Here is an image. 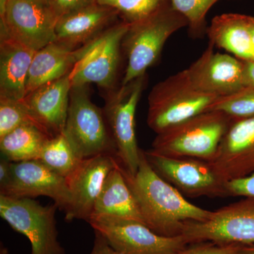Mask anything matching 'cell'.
Returning <instances> with one entry per match:
<instances>
[{
    "label": "cell",
    "instance_id": "obj_1",
    "mask_svg": "<svg viewBox=\"0 0 254 254\" xmlns=\"http://www.w3.org/2000/svg\"><path fill=\"white\" fill-rule=\"evenodd\" d=\"M120 167L145 225L158 235L180 236L185 222L205 221L210 218L212 211L192 204L181 192L155 173L143 150L134 175Z\"/></svg>",
    "mask_w": 254,
    "mask_h": 254
},
{
    "label": "cell",
    "instance_id": "obj_2",
    "mask_svg": "<svg viewBox=\"0 0 254 254\" xmlns=\"http://www.w3.org/2000/svg\"><path fill=\"white\" fill-rule=\"evenodd\" d=\"M185 27L188 21L169 0H163L146 17L130 23L122 45L127 65L120 84L146 74L160 59L170 37Z\"/></svg>",
    "mask_w": 254,
    "mask_h": 254
},
{
    "label": "cell",
    "instance_id": "obj_3",
    "mask_svg": "<svg viewBox=\"0 0 254 254\" xmlns=\"http://www.w3.org/2000/svg\"><path fill=\"white\" fill-rule=\"evenodd\" d=\"M235 120L220 111H205L158 133L151 150L166 156L210 161Z\"/></svg>",
    "mask_w": 254,
    "mask_h": 254
},
{
    "label": "cell",
    "instance_id": "obj_4",
    "mask_svg": "<svg viewBox=\"0 0 254 254\" xmlns=\"http://www.w3.org/2000/svg\"><path fill=\"white\" fill-rule=\"evenodd\" d=\"M218 98L198 90L182 70L152 88L148 97L147 124L158 134L208 111Z\"/></svg>",
    "mask_w": 254,
    "mask_h": 254
},
{
    "label": "cell",
    "instance_id": "obj_5",
    "mask_svg": "<svg viewBox=\"0 0 254 254\" xmlns=\"http://www.w3.org/2000/svg\"><path fill=\"white\" fill-rule=\"evenodd\" d=\"M130 23L117 21L99 36L77 48V59L69 73L71 86L95 83L104 91L118 87L123 40Z\"/></svg>",
    "mask_w": 254,
    "mask_h": 254
},
{
    "label": "cell",
    "instance_id": "obj_6",
    "mask_svg": "<svg viewBox=\"0 0 254 254\" xmlns=\"http://www.w3.org/2000/svg\"><path fill=\"white\" fill-rule=\"evenodd\" d=\"M147 75L125 85L105 92L103 112L117 149V159L131 175L138 171L141 149L137 144L135 115L142 93L147 85Z\"/></svg>",
    "mask_w": 254,
    "mask_h": 254
},
{
    "label": "cell",
    "instance_id": "obj_7",
    "mask_svg": "<svg viewBox=\"0 0 254 254\" xmlns=\"http://www.w3.org/2000/svg\"><path fill=\"white\" fill-rule=\"evenodd\" d=\"M64 134L82 159L117 155L104 112L91 101L88 85L71 87Z\"/></svg>",
    "mask_w": 254,
    "mask_h": 254
},
{
    "label": "cell",
    "instance_id": "obj_8",
    "mask_svg": "<svg viewBox=\"0 0 254 254\" xmlns=\"http://www.w3.org/2000/svg\"><path fill=\"white\" fill-rule=\"evenodd\" d=\"M58 205H41L31 198L0 195V216L10 227L27 237L31 254H65L58 241L55 214Z\"/></svg>",
    "mask_w": 254,
    "mask_h": 254
},
{
    "label": "cell",
    "instance_id": "obj_9",
    "mask_svg": "<svg viewBox=\"0 0 254 254\" xmlns=\"http://www.w3.org/2000/svg\"><path fill=\"white\" fill-rule=\"evenodd\" d=\"M87 222L123 254H175L189 245L182 235L161 236L136 220L94 215Z\"/></svg>",
    "mask_w": 254,
    "mask_h": 254
},
{
    "label": "cell",
    "instance_id": "obj_10",
    "mask_svg": "<svg viewBox=\"0 0 254 254\" xmlns=\"http://www.w3.org/2000/svg\"><path fill=\"white\" fill-rule=\"evenodd\" d=\"M182 235L189 245L203 242L254 245V198H247L212 211L205 221L185 222Z\"/></svg>",
    "mask_w": 254,
    "mask_h": 254
},
{
    "label": "cell",
    "instance_id": "obj_11",
    "mask_svg": "<svg viewBox=\"0 0 254 254\" xmlns=\"http://www.w3.org/2000/svg\"><path fill=\"white\" fill-rule=\"evenodd\" d=\"M155 173L191 198L228 196L226 182L218 176L208 161L185 157H170L149 150L144 151Z\"/></svg>",
    "mask_w": 254,
    "mask_h": 254
},
{
    "label": "cell",
    "instance_id": "obj_12",
    "mask_svg": "<svg viewBox=\"0 0 254 254\" xmlns=\"http://www.w3.org/2000/svg\"><path fill=\"white\" fill-rule=\"evenodd\" d=\"M58 16L50 5L36 0H9L0 28L13 39L38 51L55 41Z\"/></svg>",
    "mask_w": 254,
    "mask_h": 254
},
{
    "label": "cell",
    "instance_id": "obj_13",
    "mask_svg": "<svg viewBox=\"0 0 254 254\" xmlns=\"http://www.w3.org/2000/svg\"><path fill=\"white\" fill-rule=\"evenodd\" d=\"M0 195L16 198L49 197L64 213L72 203L67 180L38 160L12 163L11 179L0 190Z\"/></svg>",
    "mask_w": 254,
    "mask_h": 254
},
{
    "label": "cell",
    "instance_id": "obj_14",
    "mask_svg": "<svg viewBox=\"0 0 254 254\" xmlns=\"http://www.w3.org/2000/svg\"><path fill=\"white\" fill-rule=\"evenodd\" d=\"M208 46L188 68L187 76L198 90L217 98L227 96L243 88L245 61L218 53Z\"/></svg>",
    "mask_w": 254,
    "mask_h": 254
},
{
    "label": "cell",
    "instance_id": "obj_15",
    "mask_svg": "<svg viewBox=\"0 0 254 254\" xmlns=\"http://www.w3.org/2000/svg\"><path fill=\"white\" fill-rule=\"evenodd\" d=\"M117 163L116 156L107 154L82 160L77 170L67 180L72 203L65 212L66 221L89 220L105 180Z\"/></svg>",
    "mask_w": 254,
    "mask_h": 254
},
{
    "label": "cell",
    "instance_id": "obj_16",
    "mask_svg": "<svg viewBox=\"0 0 254 254\" xmlns=\"http://www.w3.org/2000/svg\"><path fill=\"white\" fill-rule=\"evenodd\" d=\"M208 163L225 182L254 173V117L232 123Z\"/></svg>",
    "mask_w": 254,
    "mask_h": 254
},
{
    "label": "cell",
    "instance_id": "obj_17",
    "mask_svg": "<svg viewBox=\"0 0 254 254\" xmlns=\"http://www.w3.org/2000/svg\"><path fill=\"white\" fill-rule=\"evenodd\" d=\"M71 87L68 73L39 87L23 100L33 123L50 137L64 132Z\"/></svg>",
    "mask_w": 254,
    "mask_h": 254
},
{
    "label": "cell",
    "instance_id": "obj_18",
    "mask_svg": "<svg viewBox=\"0 0 254 254\" xmlns=\"http://www.w3.org/2000/svg\"><path fill=\"white\" fill-rule=\"evenodd\" d=\"M119 16L116 9L98 2L63 15L57 21L55 41L77 49L118 21Z\"/></svg>",
    "mask_w": 254,
    "mask_h": 254
},
{
    "label": "cell",
    "instance_id": "obj_19",
    "mask_svg": "<svg viewBox=\"0 0 254 254\" xmlns=\"http://www.w3.org/2000/svg\"><path fill=\"white\" fill-rule=\"evenodd\" d=\"M36 52L0 28V97L24 99L28 71Z\"/></svg>",
    "mask_w": 254,
    "mask_h": 254
},
{
    "label": "cell",
    "instance_id": "obj_20",
    "mask_svg": "<svg viewBox=\"0 0 254 254\" xmlns=\"http://www.w3.org/2000/svg\"><path fill=\"white\" fill-rule=\"evenodd\" d=\"M209 43L242 61H254L250 16L227 13L215 16L207 28Z\"/></svg>",
    "mask_w": 254,
    "mask_h": 254
},
{
    "label": "cell",
    "instance_id": "obj_21",
    "mask_svg": "<svg viewBox=\"0 0 254 254\" xmlns=\"http://www.w3.org/2000/svg\"><path fill=\"white\" fill-rule=\"evenodd\" d=\"M76 59L77 49L55 41L36 51L28 71L26 95L71 72Z\"/></svg>",
    "mask_w": 254,
    "mask_h": 254
},
{
    "label": "cell",
    "instance_id": "obj_22",
    "mask_svg": "<svg viewBox=\"0 0 254 254\" xmlns=\"http://www.w3.org/2000/svg\"><path fill=\"white\" fill-rule=\"evenodd\" d=\"M105 215L143 222V217L131 190L118 163L107 177L101 193L95 202L91 216Z\"/></svg>",
    "mask_w": 254,
    "mask_h": 254
},
{
    "label": "cell",
    "instance_id": "obj_23",
    "mask_svg": "<svg viewBox=\"0 0 254 254\" xmlns=\"http://www.w3.org/2000/svg\"><path fill=\"white\" fill-rule=\"evenodd\" d=\"M50 138L35 124H23L0 138V150L3 157L12 163L38 160Z\"/></svg>",
    "mask_w": 254,
    "mask_h": 254
},
{
    "label": "cell",
    "instance_id": "obj_24",
    "mask_svg": "<svg viewBox=\"0 0 254 254\" xmlns=\"http://www.w3.org/2000/svg\"><path fill=\"white\" fill-rule=\"evenodd\" d=\"M38 160L68 180L77 170L83 159L78 156L63 133L48 140Z\"/></svg>",
    "mask_w": 254,
    "mask_h": 254
},
{
    "label": "cell",
    "instance_id": "obj_25",
    "mask_svg": "<svg viewBox=\"0 0 254 254\" xmlns=\"http://www.w3.org/2000/svg\"><path fill=\"white\" fill-rule=\"evenodd\" d=\"M210 110L222 112L234 120L254 117V86H244L231 95L218 98Z\"/></svg>",
    "mask_w": 254,
    "mask_h": 254
},
{
    "label": "cell",
    "instance_id": "obj_26",
    "mask_svg": "<svg viewBox=\"0 0 254 254\" xmlns=\"http://www.w3.org/2000/svg\"><path fill=\"white\" fill-rule=\"evenodd\" d=\"M188 21L189 32L193 38L206 34L205 17L209 10L220 0H169Z\"/></svg>",
    "mask_w": 254,
    "mask_h": 254
},
{
    "label": "cell",
    "instance_id": "obj_27",
    "mask_svg": "<svg viewBox=\"0 0 254 254\" xmlns=\"http://www.w3.org/2000/svg\"><path fill=\"white\" fill-rule=\"evenodd\" d=\"M28 123H33L23 100L0 97V138Z\"/></svg>",
    "mask_w": 254,
    "mask_h": 254
},
{
    "label": "cell",
    "instance_id": "obj_28",
    "mask_svg": "<svg viewBox=\"0 0 254 254\" xmlns=\"http://www.w3.org/2000/svg\"><path fill=\"white\" fill-rule=\"evenodd\" d=\"M163 0H96L98 4L106 5L118 11L123 20L133 23L146 17Z\"/></svg>",
    "mask_w": 254,
    "mask_h": 254
},
{
    "label": "cell",
    "instance_id": "obj_29",
    "mask_svg": "<svg viewBox=\"0 0 254 254\" xmlns=\"http://www.w3.org/2000/svg\"><path fill=\"white\" fill-rule=\"evenodd\" d=\"M241 245H220L212 242L190 244L175 254H237Z\"/></svg>",
    "mask_w": 254,
    "mask_h": 254
},
{
    "label": "cell",
    "instance_id": "obj_30",
    "mask_svg": "<svg viewBox=\"0 0 254 254\" xmlns=\"http://www.w3.org/2000/svg\"><path fill=\"white\" fill-rule=\"evenodd\" d=\"M228 196H244L254 199V173L226 182Z\"/></svg>",
    "mask_w": 254,
    "mask_h": 254
},
{
    "label": "cell",
    "instance_id": "obj_31",
    "mask_svg": "<svg viewBox=\"0 0 254 254\" xmlns=\"http://www.w3.org/2000/svg\"><path fill=\"white\" fill-rule=\"evenodd\" d=\"M95 2L96 0H50V6L59 18Z\"/></svg>",
    "mask_w": 254,
    "mask_h": 254
},
{
    "label": "cell",
    "instance_id": "obj_32",
    "mask_svg": "<svg viewBox=\"0 0 254 254\" xmlns=\"http://www.w3.org/2000/svg\"><path fill=\"white\" fill-rule=\"evenodd\" d=\"M94 234L93 247L89 254H123L114 250L99 232L94 230Z\"/></svg>",
    "mask_w": 254,
    "mask_h": 254
},
{
    "label": "cell",
    "instance_id": "obj_33",
    "mask_svg": "<svg viewBox=\"0 0 254 254\" xmlns=\"http://www.w3.org/2000/svg\"><path fill=\"white\" fill-rule=\"evenodd\" d=\"M11 164H12V162L9 161L4 157L1 159V161H0V190H2L7 185L10 179H11Z\"/></svg>",
    "mask_w": 254,
    "mask_h": 254
},
{
    "label": "cell",
    "instance_id": "obj_34",
    "mask_svg": "<svg viewBox=\"0 0 254 254\" xmlns=\"http://www.w3.org/2000/svg\"><path fill=\"white\" fill-rule=\"evenodd\" d=\"M244 86H254V61L245 62Z\"/></svg>",
    "mask_w": 254,
    "mask_h": 254
},
{
    "label": "cell",
    "instance_id": "obj_35",
    "mask_svg": "<svg viewBox=\"0 0 254 254\" xmlns=\"http://www.w3.org/2000/svg\"><path fill=\"white\" fill-rule=\"evenodd\" d=\"M237 254H254V244L241 246Z\"/></svg>",
    "mask_w": 254,
    "mask_h": 254
},
{
    "label": "cell",
    "instance_id": "obj_36",
    "mask_svg": "<svg viewBox=\"0 0 254 254\" xmlns=\"http://www.w3.org/2000/svg\"><path fill=\"white\" fill-rule=\"evenodd\" d=\"M8 1L9 0H0V16L4 15Z\"/></svg>",
    "mask_w": 254,
    "mask_h": 254
},
{
    "label": "cell",
    "instance_id": "obj_37",
    "mask_svg": "<svg viewBox=\"0 0 254 254\" xmlns=\"http://www.w3.org/2000/svg\"><path fill=\"white\" fill-rule=\"evenodd\" d=\"M250 28L251 36H252V42L254 46V17L250 16Z\"/></svg>",
    "mask_w": 254,
    "mask_h": 254
},
{
    "label": "cell",
    "instance_id": "obj_38",
    "mask_svg": "<svg viewBox=\"0 0 254 254\" xmlns=\"http://www.w3.org/2000/svg\"><path fill=\"white\" fill-rule=\"evenodd\" d=\"M36 1H40V2L48 5H50V0H36Z\"/></svg>",
    "mask_w": 254,
    "mask_h": 254
}]
</instances>
